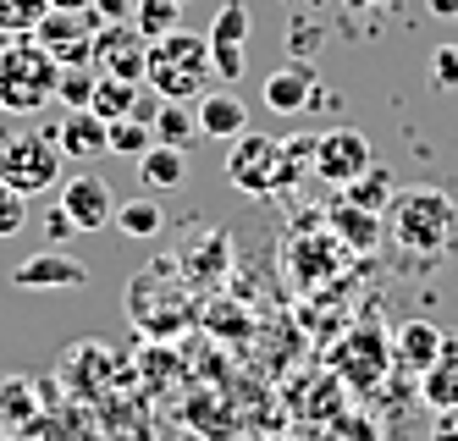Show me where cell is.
<instances>
[{"label":"cell","instance_id":"obj_2","mask_svg":"<svg viewBox=\"0 0 458 441\" xmlns=\"http://www.w3.org/2000/svg\"><path fill=\"white\" fill-rule=\"evenodd\" d=\"M144 83L160 94V99H205L210 83H216V66H210V39L205 33H188V28H172L166 39H149V66H144Z\"/></svg>","mask_w":458,"mask_h":441},{"label":"cell","instance_id":"obj_36","mask_svg":"<svg viewBox=\"0 0 458 441\" xmlns=\"http://www.w3.org/2000/svg\"><path fill=\"white\" fill-rule=\"evenodd\" d=\"M50 6H61V12H89L94 0H50Z\"/></svg>","mask_w":458,"mask_h":441},{"label":"cell","instance_id":"obj_25","mask_svg":"<svg viewBox=\"0 0 458 441\" xmlns=\"http://www.w3.org/2000/svg\"><path fill=\"white\" fill-rule=\"evenodd\" d=\"M343 199H348V205H359V210H376V216H386V205H392V182H386V172H381V165H370L365 177H353V182L343 188Z\"/></svg>","mask_w":458,"mask_h":441},{"label":"cell","instance_id":"obj_1","mask_svg":"<svg viewBox=\"0 0 458 441\" xmlns=\"http://www.w3.org/2000/svg\"><path fill=\"white\" fill-rule=\"evenodd\" d=\"M386 237L409 259H437L458 243V205L447 188H403L386 205Z\"/></svg>","mask_w":458,"mask_h":441},{"label":"cell","instance_id":"obj_27","mask_svg":"<svg viewBox=\"0 0 458 441\" xmlns=\"http://www.w3.org/2000/svg\"><path fill=\"white\" fill-rule=\"evenodd\" d=\"M50 12V0H0V33L6 39H22V33H34Z\"/></svg>","mask_w":458,"mask_h":441},{"label":"cell","instance_id":"obj_35","mask_svg":"<svg viewBox=\"0 0 458 441\" xmlns=\"http://www.w3.org/2000/svg\"><path fill=\"white\" fill-rule=\"evenodd\" d=\"M431 12L437 17H458V0H431Z\"/></svg>","mask_w":458,"mask_h":441},{"label":"cell","instance_id":"obj_20","mask_svg":"<svg viewBox=\"0 0 458 441\" xmlns=\"http://www.w3.org/2000/svg\"><path fill=\"white\" fill-rule=\"evenodd\" d=\"M155 144H172V149H188V144H199L205 132H199V116H193L188 106H177V99H160V111H155Z\"/></svg>","mask_w":458,"mask_h":441},{"label":"cell","instance_id":"obj_32","mask_svg":"<svg viewBox=\"0 0 458 441\" xmlns=\"http://www.w3.org/2000/svg\"><path fill=\"white\" fill-rule=\"evenodd\" d=\"M133 6H139V0H94V17H100V22H133Z\"/></svg>","mask_w":458,"mask_h":441},{"label":"cell","instance_id":"obj_18","mask_svg":"<svg viewBox=\"0 0 458 441\" xmlns=\"http://www.w3.org/2000/svg\"><path fill=\"white\" fill-rule=\"evenodd\" d=\"M420 397L431 403L437 414L442 409H458V336H447L442 353H437V364L420 376Z\"/></svg>","mask_w":458,"mask_h":441},{"label":"cell","instance_id":"obj_6","mask_svg":"<svg viewBox=\"0 0 458 441\" xmlns=\"http://www.w3.org/2000/svg\"><path fill=\"white\" fill-rule=\"evenodd\" d=\"M370 165H376V149H370V139L359 127H326V132H315V177L348 188L353 177H365Z\"/></svg>","mask_w":458,"mask_h":441},{"label":"cell","instance_id":"obj_3","mask_svg":"<svg viewBox=\"0 0 458 441\" xmlns=\"http://www.w3.org/2000/svg\"><path fill=\"white\" fill-rule=\"evenodd\" d=\"M315 165V144L304 149H287L282 139H266V132H243V139L226 144V182L238 193H254V199H271L282 188L299 182V165Z\"/></svg>","mask_w":458,"mask_h":441},{"label":"cell","instance_id":"obj_15","mask_svg":"<svg viewBox=\"0 0 458 441\" xmlns=\"http://www.w3.org/2000/svg\"><path fill=\"white\" fill-rule=\"evenodd\" d=\"M39 386L28 376H0V436H22L39 420Z\"/></svg>","mask_w":458,"mask_h":441},{"label":"cell","instance_id":"obj_24","mask_svg":"<svg viewBox=\"0 0 458 441\" xmlns=\"http://www.w3.org/2000/svg\"><path fill=\"white\" fill-rule=\"evenodd\" d=\"M249 28H254V22H249V6H243V0H221L205 39H210V45H249Z\"/></svg>","mask_w":458,"mask_h":441},{"label":"cell","instance_id":"obj_23","mask_svg":"<svg viewBox=\"0 0 458 441\" xmlns=\"http://www.w3.org/2000/svg\"><path fill=\"white\" fill-rule=\"evenodd\" d=\"M111 226L127 232V237H155L160 226H166V210H160L155 199H127V205H116V221Z\"/></svg>","mask_w":458,"mask_h":441},{"label":"cell","instance_id":"obj_5","mask_svg":"<svg viewBox=\"0 0 458 441\" xmlns=\"http://www.w3.org/2000/svg\"><path fill=\"white\" fill-rule=\"evenodd\" d=\"M61 165H67V155L55 149L50 127L0 132V182H6V188H17L22 199L61 188Z\"/></svg>","mask_w":458,"mask_h":441},{"label":"cell","instance_id":"obj_33","mask_svg":"<svg viewBox=\"0 0 458 441\" xmlns=\"http://www.w3.org/2000/svg\"><path fill=\"white\" fill-rule=\"evenodd\" d=\"M437 441H458V409H442L437 414Z\"/></svg>","mask_w":458,"mask_h":441},{"label":"cell","instance_id":"obj_13","mask_svg":"<svg viewBox=\"0 0 458 441\" xmlns=\"http://www.w3.org/2000/svg\"><path fill=\"white\" fill-rule=\"evenodd\" d=\"M50 139H55V149L67 155V160H94V155L111 149V132H106V122L94 116V111H67L50 127Z\"/></svg>","mask_w":458,"mask_h":441},{"label":"cell","instance_id":"obj_28","mask_svg":"<svg viewBox=\"0 0 458 441\" xmlns=\"http://www.w3.org/2000/svg\"><path fill=\"white\" fill-rule=\"evenodd\" d=\"M106 132H111V155H127V160H139V155L155 144V127H149V122H133V116L106 122Z\"/></svg>","mask_w":458,"mask_h":441},{"label":"cell","instance_id":"obj_34","mask_svg":"<svg viewBox=\"0 0 458 441\" xmlns=\"http://www.w3.org/2000/svg\"><path fill=\"white\" fill-rule=\"evenodd\" d=\"M45 232H50V237H72L78 226L67 221V210H61V205H55V210H50V221H45Z\"/></svg>","mask_w":458,"mask_h":441},{"label":"cell","instance_id":"obj_30","mask_svg":"<svg viewBox=\"0 0 458 441\" xmlns=\"http://www.w3.org/2000/svg\"><path fill=\"white\" fill-rule=\"evenodd\" d=\"M22 226H28V199L0 182V237H17Z\"/></svg>","mask_w":458,"mask_h":441},{"label":"cell","instance_id":"obj_29","mask_svg":"<svg viewBox=\"0 0 458 441\" xmlns=\"http://www.w3.org/2000/svg\"><path fill=\"white\" fill-rule=\"evenodd\" d=\"M210 66H216L221 83H238L249 72V50L243 45H210Z\"/></svg>","mask_w":458,"mask_h":441},{"label":"cell","instance_id":"obj_11","mask_svg":"<svg viewBox=\"0 0 458 441\" xmlns=\"http://www.w3.org/2000/svg\"><path fill=\"white\" fill-rule=\"evenodd\" d=\"M332 364L343 369V376L353 381V386H376L386 369H392V348L381 343V331H370V326H359L348 343L332 353Z\"/></svg>","mask_w":458,"mask_h":441},{"label":"cell","instance_id":"obj_22","mask_svg":"<svg viewBox=\"0 0 458 441\" xmlns=\"http://www.w3.org/2000/svg\"><path fill=\"white\" fill-rule=\"evenodd\" d=\"M133 28L144 33V39H166L172 28H182V0H139Z\"/></svg>","mask_w":458,"mask_h":441},{"label":"cell","instance_id":"obj_37","mask_svg":"<svg viewBox=\"0 0 458 441\" xmlns=\"http://www.w3.org/2000/svg\"><path fill=\"white\" fill-rule=\"evenodd\" d=\"M0 50H6V33H0Z\"/></svg>","mask_w":458,"mask_h":441},{"label":"cell","instance_id":"obj_4","mask_svg":"<svg viewBox=\"0 0 458 441\" xmlns=\"http://www.w3.org/2000/svg\"><path fill=\"white\" fill-rule=\"evenodd\" d=\"M55 78H61V66L34 33L6 39V50H0V111H12V116L45 111L55 99Z\"/></svg>","mask_w":458,"mask_h":441},{"label":"cell","instance_id":"obj_17","mask_svg":"<svg viewBox=\"0 0 458 441\" xmlns=\"http://www.w3.org/2000/svg\"><path fill=\"white\" fill-rule=\"evenodd\" d=\"M310 99H315V72L310 66H276V72L266 78V106L276 116H299Z\"/></svg>","mask_w":458,"mask_h":441},{"label":"cell","instance_id":"obj_9","mask_svg":"<svg viewBox=\"0 0 458 441\" xmlns=\"http://www.w3.org/2000/svg\"><path fill=\"white\" fill-rule=\"evenodd\" d=\"M55 205L67 210V221H72L78 232H106V226L116 221V193H111L106 177H94V172H83V177H61Z\"/></svg>","mask_w":458,"mask_h":441},{"label":"cell","instance_id":"obj_26","mask_svg":"<svg viewBox=\"0 0 458 441\" xmlns=\"http://www.w3.org/2000/svg\"><path fill=\"white\" fill-rule=\"evenodd\" d=\"M94 83H100V72H94V66H61L55 99H61L67 111H89V106H94Z\"/></svg>","mask_w":458,"mask_h":441},{"label":"cell","instance_id":"obj_38","mask_svg":"<svg viewBox=\"0 0 458 441\" xmlns=\"http://www.w3.org/2000/svg\"><path fill=\"white\" fill-rule=\"evenodd\" d=\"M359 6H365V0H359Z\"/></svg>","mask_w":458,"mask_h":441},{"label":"cell","instance_id":"obj_31","mask_svg":"<svg viewBox=\"0 0 458 441\" xmlns=\"http://www.w3.org/2000/svg\"><path fill=\"white\" fill-rule=\"evenodd\" d=\"M431 83L437 89H458V45H437V55H431Z\"/></svg>","mask_w":458,"mask_h":441},{"label":"cell","instance_id":"obj_12","mask_svg":"<svg viewBox=\"0 0 458 441\" xmlns=\"http://www.w3.org/2000/svg\"><path fill=\"white\" fill-rule=\"evenodd\" d=\"M326 232H332L348 254H376L381 237H386V221L376 210H359V205H348V199H337V205L326 210Z\"/></svg>","mask_w":458,"mask_h":441},{"label":"cell","instance_id":"obj_21","mask_svg":"<svg viewBox=\"0 0 458 441\" xmlns=\"http://www.w3.org/2000/svg\"><path fill=\"white\" fill-rule=\"evenodd\" d=\"M139 89L144 83H122V78H100L94 83V116L100 122H122V116H133V106H139Z\"/></svg>","mask_w":458,"mask_h":441},{"label":"cell","instance_id":"obj_8","mask_svg":"<svg viewBox=\"0 0 458 441\" xmlns=\"http://www.w3.org/2000/svg\"><path fill=\"white\" fill-rule=\"evenodd\" d=\"M149 66V39L133 22H100L94 33V72L100 78H122V83H144Z\"/></svg>","mask_w":458,"mask_h":441},{"label":"cell","instance_id":"obj_16","mask_svg":"<svg viewBox=\"0 0 458 441\" xmlns=\"http://www.w3.org/2000/svg\"><path fill=\"white\" fill-rule=\"evenodd\" d=\"M442 343H447L442 326H431V320H403L398 326V343H392V359H398L403 369H420V376H425V369L437 364Z\"/></svg>","mask_w":458,"mask_h":441},{"label":"cell","instance_id":"obj_14","mask_svg":"<svg viewBox=\"0 0 458 441\" xmlns=\"http://www.w3.org/2000/svg\"><path fill=\"white\" fill-rule=\"evenodd\" d=\"M193 116H199L205 139H221V144H233V139H243V132H249V106H243L233 89H210Z\"/></svg>","mask_w":458,"mask_h":441},{"label":"cell","instance_id":"obj_7","mask_svg":"<svg viewBox=\"0 0 458 441\" xmlns=\"http://www.w3.org/2000/svg\"><path fill=\"white\" fill-rule=\"evenodd\" d=\"M94 33H100V17H94V12L50 6L45 22L34 28V39L55 55V66H94Z\"/></svg>","mask_w":458,"mask_h":441},{"label":"cell","instance_id":"obj_19","mask_svg":"<svg viewBox=\"0 0 458 441\" xmlns=\"http://www.w3.org/2000/svg\"><path fill=\"white\" fill-rule=\"evenodd\" d=\"M139 177L149 193H172L188 182V149H172V144H149L139 155Z\"/></svg>","mask_w":458,"mask_h":441},{"label":"cell","instance_id":"obj_10","mask_svg":"<svg viewBox=\"0 0 458 441\" xmlns=\"http://www.w3.org/2000/svg\"><path fill=\"white\" fill-rule=\"evenodd\" d=\"M12 282L28 287V293H55V287H89V265L61 254V249H45V254H28L22 265H12Z\"/></svg>","mask_w":458,"mask_h":441}]
</instances>
